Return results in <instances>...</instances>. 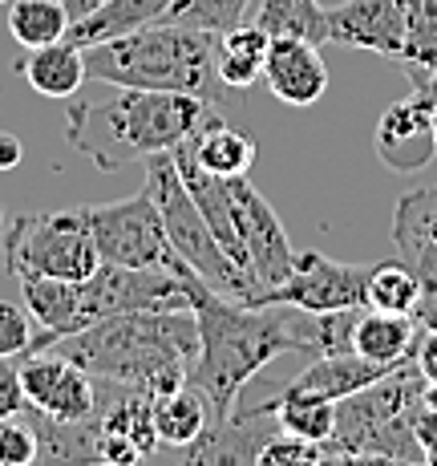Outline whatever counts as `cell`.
I'll return each mask as SVG.
<instances>
[{"instance_id":"cell-10","label":"cell","mask_w":437,"mask_h":466,"mask_svg":"<svg viewBox=\"0 0 437 466\" xmlns=\"http://www.w3.org/2000/svg\"><path fill=\"white\" fill-rule=\"evenodd\" d=\"M235 219H239V244H243L247 304H255L288 280L296 252L288 244V231H283L280 215L272 211V203L255 191L247 175L235 178Z\"/></svg>"},{"instance_id":"cell-4","label":"cell","mask_w":437,"mask_h":466,"mask_svg":"<svg viewBox=\"0 0 437 466\" xmlns=\"http://www.w3.org/2000/svg\"><path fill=\"white\" fill-rule=\"evenodd\" d=\"M85 77L102 86L191 94L215 110L239 106V97L215 74V33L171 21H154L146 29L85 45Z\"/></svg>"},{"instance_id":"cell-28","label":"cell","mask_w":437,"mask_h":466,"mask_svg":"<svg viewBox=\"0 0 437 466\" xmlns=\"http://www.w3.org/2000/svg\"><path fill=\"white\" fill-rule=\"evenodd\" d=\"M69 25H74V16H69L65 0H13L8 5V33L25 49L65 41Z\"/></svg>"},{"instance_id":"cell-30","label":"cell","mask_w":437,"mask_h":466,"mask_svg":"<svg viewBox=\"0 0 437 466\" xmlns=\"http://www.w3.org/2000/svg\"><path fill=\"white\" fill-rule=\"evenodd\" d=\"M267 410L275 414L280 430L300 438H312V442H328L336 422V401H320V398H296V393H280V398L267 401Z\"/></svg>"},{"instance_id":"cell-39","label":"cell","mask_w":437,"mask_h":466,"mask_svg":"<svg viewBox=\"0 0 437 466\" xmlns=\"http://www.w3.org/2000/svg\"><path fill=\"white\" fill-rule=\"evenodd\" d=\"M413 365L430 385H437V329H425L422 340H417V353H413Z\"/></svg>"},{"instance_id":"cell-21","label":"cell","mask_w":437,"mask_h":466,"mask_svg":"<svg viewBox=\"0 0 437 466\" xmlns=\"http://www.w3.org/2000/svg\"><path fill=\"white\" fill-rule=\"evenodd\" d=\"M422 320L405 317V312H377V309H361V320H356L353 333V353L364 357V361L377 365H397L413 361L417 340H422Z\"/></svg>"},{"instance_id":"cell-31","label":"cell","mask_w":437,"mask_h":466,"mask_svg":"<svg viewBox=\"0 0 437 466\" xmlns=\"http://www.w3.org/2000/svg\"><path fill=\"white\" fill-rule=\"evenodd\" d=\"M364 309L377 312H417V276L409 272V264H372L369 284H364Z\"/></svg>"},{"instance_id":"cell-32","label":"cell","mask_w":437,"mask_h":466,"mask_svg":"<svg viewBox=\"0 0 437 466\" xmlns=\"http://www.w3.org/2000/svg\"><path fill=\"white\" fill-rule=\"evenodd\" d=\"M252 0H174L166 8L163 21L171 25H186V29H203V33H219L231 29V25L243 21V8Z\"/></svg>"},{"instance_id":"cell-9","label":"cell","mask_w":437,"mask_h":466,"mask_svg":"<svg viewBox=\"0 0 437 466\" xmlns=\"http://www.w3.org/2000/svg\"><path fill=\"white\" fill-rule=\"evenodd\" d=\"M199 276L171 272V268H118V264H97V272L82 280V304L85 320L122 317V312H183L194 309V289ZM85 325V329H89Z\"/></svg>"},{"instance_id":"cell-19","label":"cell","mask_w":437,"mask_h":466,"mask_svg":"<svg viewBox=\"0 0 437 466\" xmlns=\"http://www.w3.org/2000/svg\"><path fill=\"white\" fill-rule=\"evenodd\" d=\"M21 297L33 317V353H41L69 333H82L89 325L82 280H21Z\"/></svg>"},{"instance_id":"cell-1","label":"cell","mask_w":437,"mask_h":466,"mask_svg":"<svg viewBox=\"0 0 437 466\" xmlns=\"http://www.w3.org/2000/svg\"><path fill=\"white\" fill-rule=\"evenodd\" d=\"M110 97H69L65 138L97 170H122L126 163H146L150 155L174 150L178 142L194 138L211 118L215 106L191 94L171 89H130L110 86Z\"/></svg>"},{"instance_id":"cell-8","label":"cell","mask_w":437,"mask_h":466,"mask_svg":"<svg viewBox=\"0 0 437 466\" xmlns=\"http://www.w3.org/2000/svg\"><path fill=\"white\" fill-rule=\"evenodd\" d=\"M102 264L118 268H171V272H186L183 256L166 239V228L158 219L154 203L146 191L130 195V199L97 203V208H82Z\"/></svg>"},{"instance_id":"cell-13","label":"cell","mask_w":437,"mask_h":466,"mask_svg":"<svg viewBox=\"0 0 437 466\" xmlns=\"http://www.w3.org/2000/svg\"><path fill=\"white\" fill-rule=\"evenodd\" d=\"M393 244L401 264L417 276V312L422 329H437V187L405 191L393 208Z\"/></svg>"},{"instance_id":"cell-6","label":"cell","mask_w":437,"mask_h":466,"mask_svg":"<svg viewBox=\"0 0 437 466\" xmlns=\"http://www.w3.org/2000/svg\"><path fill=\"white\" fill-rule=\"evenodd\" d=\"M142 191L150 195V203H154L158 219H163V228H166V239H171L174 252L183 256V264L191 268L207 289H215L219 297L247 300L243 276H239V268L231 264L227 252L219 248L215 231L207 228L199 203L186 191L183 175H178L171 150L146 158V183H142Z\"/></svg>"},{"instance_id":"cell-38","label":"cell","mask_w":437,"mask_h":466,"mask_svg":"<svg viewBox=\"0 0 437 466\" xmlns=\"http://www.w3.org/2000/svg\"><path fill=\"white\" fill-rule=\"evenodd\" d=\"M316 466H401V462L385 459V454H369V451H333V446H324Z\"/></svg>"},{"instance_id":"cell-41","label":"cell","mask_w":437,"mask_h":466,"mask_svg":"<svg viewBox=\"0 0 437 466\" xmlns=\"http://www.w3.org/2000/svg\"><path fill=\"white\" fill-rule=\"evenodd\" d=\"M413 94H417V97H425V102L433 106V114H437V69H433L430 77H425V82H417V86H413Z\"/></svg>"},{"instance_id":"cell-5","label":"cell","mask_w":437,"mask_h":466,"mask_svg":"<svg viewBox=\"0 0 437 466\" xmlns=\"http://www.w3.org/2000/svg\"><path fill=\"white\" fill-rule=\"evenodd\" d=\"M425 378L413 361L397 365L381 381L364 385L336 401V422L324 446L333 451H369L393 462H422V446L413 434V414L422 401Z\"/></svg>"},{"instance_id":"cell-17","label":"cell","mask_w":437,"mask_h":466,"mask_svg":"<svg viewBox=\"0 0 437 466\" xmlns=\"http://www.w3.org/2000/svg\"><path fill=\"white\" fill-rule=\"evenodd\" d=\"M328 41L344 49L401 57L405 49V0H344L324 8Z\"/></svg>"},{"instance_id":"cell-43","label":"cell","mask_w":437,"mask_h":466,"mask_svg":"<svg viewBox=\"0 0 437 466\" xmlns=\"http://www.w3.org/2000/svg\"><path fill=\"white\" fill-rule=\"evenodd\" d=\"M5 223H8V219H5V208H0V231H5Z\"/></svg>"},{"instance_id":"cell-44","label":"cell","mask_w":437,"mask_h":466,"mask_svg":"<svg viewBox=\"0 0 437 466\" xmlns=\"http://www.w3.org/2000/svg\"><path fill=\"white\" fill-rule=\"evenodd\" d=\"M405 466H430V462H425V459H422V462H405Z\"/></svg>"},{"instance_id":"cell-48","label":"cell","mask_w":437,"mask_h":466,"mask_svg":"<svg viewBox=\"0 0 437 466\" xmlns=\"http://www.w3.org/2000/svg\"><path fill=\"white\" fill-rule=\"evenodd\" d=\"M0 466H8V462H0Z\"/></svg>"},{"instance_id":"cell-7","label":"cell","mask_w":437,"mask_h":466,"mask_svg":"<svg viewBox=\"0 0 437 466\" xmlns=\"http://www.w3.org/2000/svg\"><path fill=\"white\" fill-rule=\"evenodd\" d=\"M0 252L16 280H89L102 264L82 211L16 215L0 231Z\"/></svg>"},{"instance_id":"cell-47","label":"cell","mask_w":437,"mask_h":466,"mask_svg":"<svg viewBox=\"0 0 437 466\" xmlns=\"http://www.w3.org/2000/svg\"><path fill=\"white\" fill-rule=\"evenodd\" d=\"M0 5H13V0H0Z\"/></svg>"},{"instance_id":"cell-37","label":"cell","mask_w":437,"mask_h":466,"mask_svg":"<svg viewBox=\"0 0 437 466\" xmlns=\"http://www.w3.org/2000/svg\"><path fill=\"white\" fill-rule=\"evenodd\" d=\"M413 434H417V446H422V459L430 462V466H437V406H425V401H417Z\"/></svg>"},{"instance_id":"cell-14","label":"cell","mask_w":437,"mask_h":466,"mask_svg":"<svg viewBox=\"0 0 437 466\" xmlns=\"http://www.w3.org/2000/svg\"><path fill=\"white\" fill-rule=\"evenodd\" d=\"M21 393L25 410L45 414L53 422H77L94 410L97 401V378H89L82 365L61 357L57 349L21 357Z\"/></svg>"},{"instance_id":"cell-24","label":"cell","mask_w":437,"mask_h":466,"mask_svg":"<svg viewBox=\"0 0 437 466\" xmlns=\"http://www.w3.org/2000/svg\"><path fill=\"white\" fill-rule=\"evenodd\" d=\"M171 5L174 0H102L97 8H89L85 16H77V21L69 25L65 41H74L85 49V45L122 37V33H134V29H146V25L163 21Z\"/></svg>"},{"instance_id":"cell-18","label":"cell","mask_w":437,"mask_h":466,"mask_svg":"<svg viewBox=\"0 0 437 466\" xmlns=\"http://www.w3.org/2000/svg\"><path fill=\"white\" fill-rule=\"evenodd\" d=\"M263 82L283 106H316L328 89V66L320 45L275 37L263 61Z\"/></svg>"},{"instance_id":"cell-12","label":"cell","mask_w":437,"mask_h":466,"mask_svg":"<svg viewBox=\"0 0 437 466\" xmlns=\"http://www.w3.org/2000/svg\"><path fill=\"white\" fill-rule=\"evenodd\" d=\"M372 264H336L324 252H296L288 280L272 289L255 304H275V309L296 312H336V309H364V284H369Z\"/></svg>"},{"instance_id":"cell-45","label":"cell","mask_w":437,"mask_h":466,"mask_svg":"<svg viewBox=\"0 0 437 466\" xmlns=\"http://www.w3.org/2000/svg\"><path fill=\"white\" fill-rule=\"evenodd\" d=\"M94 466H114V462H94Z\"/></svg>"},{"instance_id":"cell-22","label":"cell","mask_w":437,"mask_h":466,"mask_svg":"<svg viewBox=\"0 0 437 466\" xmlns=\"http://www.w3.org/2000/svg\"><path fill=\"white\" fill-rule=\"evenodd\" d=\"M16 74L25 77L41 97H77L85 77V49L74 41H53L41 49H29V57L16 61Z\"/></svg>"},{"instance_id":"cell-27","label":"cell","mask_w":437,"mask_h":466,"mask_svg":"<svg viewBox=\"0 0 437 466\" xmlns=\"http://www.w3.org/2000/svg\"><path fill=\"white\" fill-rule=\"evenodd\" d=\"M397 66L405 69L409 86L437 69V0H405V49Z\"/></svg>"},{"instance_id":"cell-40","label":"cell","mask_w":437,"mask_h":466,"mask_svg":"<svg viewBox=\"0 0 437 466\" xmlns=\"http://www.w3.org/2000/svg\"><path fill=\"white\" fill-rule=\"evenodd\" d=\"M25 163V142L16 134L0 130V170H16Z\"/></svg>"},{"instance_id":"cell-2","label":"cell","mask_w":437,"mask_h":466,"mask_svg":"<svg viewBox=\"0 0 437 466\" xmlns=\"http://www.w3.org/2000/svg\"><path fill=\"white\" fill-rule=\"evenodd\" d=\"M288 312H280L275 304H243L219 297L207 284L194 289L199 353L186 370V385L203 393L211 418H227L243 385L267 361H275L280 353H304Z\"/></svg>"},{"instance_id":"cell-16","label":"cell","mask_w":437,"mask_h":466,"mask_svg":"<svg viewBox=\"0 0 437 466\" xmlns=\"http://www.w3.org/2000/svg\"><path fill=\"white\" fill-rule=\"evenodd\" d=\"M433 122V106L417 94L389 106L377 122V134H372V150H377L381 167H389L393 175H413V170L430 167L437 155Z\"/></svg>"},{"instance_id":"cell-35","label":"cell","mask_w":437,"mask_h":466,"mask_svg":"<svg viewBox=\"0 0 437 466\" xmlns=\"http://www.w3.org/2000/svg\"><path fill=\"white\" fill-rule=\"evenodd\" d=\"M0 462L8 466H33L37 462V434H33L29 418H0Z\"/></svg>"},{"instance_id":"cell-29","label":"cell","mask_w":437,"mask_h":466,"mask_svg":"<svg viewBox=\"0 0 437 466\" xmlns=\"http://www.w3.org/2000/svg\"><path fill=\"white\" fill-rule=\"evenodd\" d=\"M211 422V410L203 401V393L194 385H178L171 393L154 398V426H158V442L166 446H186L203 426Z\"/></svg>"},{"instance_id":"cell-42","label":"cell","mask_w":437,"mask_h":466,"mask_svg":"<svg viewBox=\"0 0 437 466\" xmlns=\"http://www.w3.org/2000/svg\"><path fill=\"white\" fill-rule=\"evenodd\" d=\"M97 5H102V0H65V8H69V16H74V21H77V16H85L89 8H97Z\"/></svg>"},{"instance_id":"cell-46","label":"cell","mask_w":437,"mask_h":466,"mask_svg":"<svg viewBox=\"0 0 437 466\" xmlns=\"http://www.w3.org/2000/svg\"><path fill=\"white\" fill-rule=\"evenodd\" d=\"M433 138H437V122H433Z\"/></svg>"},{"instance_id":"cell-36","label":"cell","mask_w":437,"mask_h":466,"mask_svg":"<svg viewBox=\"0 0 437 466\" xmlns=\"http://www.w3.org/2000/svg\"><path fill=\"white\" fill-rule=\"evenodd\" d=\"M25 410V393H21V361L0 357V418H16Z\"/></svg>"},{"instance_id":"cell-23","label":"cell","mask_w":437,"mask_h":466,"mask_svg":"<svg viewBox=\"0 0 437 466\" xmlns=\"http://www.w3.org/2000/svg\"><path fill=\"white\" fill-rule=\"evenodd\" d=\"M267 49H272V37L260 29V25H231L215 37V74L219 82L231 89V94H243L263 77V61Z\"/></svg>"},{"instance_id":"cell-20","label":"cell","mask_w":437,"mask_h":466,"mask_svg":"<svg viewBox=\"0 0 437 466\" xmlns=\"http://www.w3.org/2000/svg\"><path fill=\"white\" fill-rule=\"evenodd\" d=\"M385 373H393L389 365L364 361L356 353H328V357H312V365L300 378H292L283 385V393H296V398H320V401H341L349 393L364 390V385L381 381Z\"/></svg>"},{"instance_id":"cell-15","label":"cell","mask_w":437,"mask_h":466,"mask_svg":"<svg viewBox=\"0 0 437 466\" xmlns=\"http://www.w3.org/2000/svg\"><path fill=\"white\" fill-rule=\"evenodd\" d=\"M280 430L267 401L252 410H231L227 418H211L183 446V466H260L263 442Z\"/></svg>"},{"instance_id":"cell-11","label":"cell","mask_w":437,"mask_h":466,"mask_svg":"<svg viewBox=\"0 0 437 466\" xmlns=\"http://www.w3.org/2000/svg\"><path fill=\"white\" fill-rule=\"evenodd\" d=\"M97 451L102 462L114 466H142L158 451V426H154V398L134 385L97 378Z\"/></svg>"},{"instance_id":"cell-34","label":"cell","mask_w":437,"mask_h":466,"mask_svg":"<svg viewBox=\"0 0 437 466\" xmlns=\"http://www.w3.org/2000/svg\"><path fill=\"white\" fill-rule=\"evenodd\" d=\"M33 353V317L25 304L13 300H0V357H21Z\"/></svg>"},{"instance_id":"cell-25","label":"cell","mask_w":437,"mask_h":466,"mask_svg":"<svg viewBox=\"0 0 437 466\" xmlns=\"http://www.w3.org/2000/svg\"><path fill=\"white\" fill-rule=\"evenodd\" d=\"M186 150H191V158L203 170H211V175H219V178L247 175V170L255 167V155H260L252 134H243L239 127H231V122H223V114L211 118L194 138H186Z\"/></svg>"},{"instance_id":"cell-26","label":"cell","mask_w":437,"mask_h":466,"mask_svg":"<svg viewBox=\"0 0 437 466\" xmlns=\"http://www.w3.org/2000/svg\"><path fill=\"white\" fill-rule=\"evenodd\" d=\"M255 25L267 37H292V41H312L324 45L328 41V16L320 0H260Z\"/></svg>"},{"instance_id":"cell-3","label":"cell","mask_w":437,"mask_h":466,"mask_svg":"<svg viewBox=\"0 0 437 466\" xmlns=\"http://www.w3.org/2000/svg\"><path fill=\"white\" fill-rule=\"evenodd\" d=\"M49 349L82 365L89 378L122 381L158 398L186 381V370L199 353V325H194V309L122 312L53 340Z\"/></svg>"},{"instance_id":"cell-33","label":"cell","mask_w":437,"mask_h":466,"mask_svg":"<svg viewBox=\"0 0 437 466\" xmlns=\"http://www.w3.org/2000/svg\"><path fill=\"white\" fill-rule=\"evenodd\" d=\"M320 454H324V442H312V438L275 430L260 451V466H316Z\"/></svg>"}]
</instances>
